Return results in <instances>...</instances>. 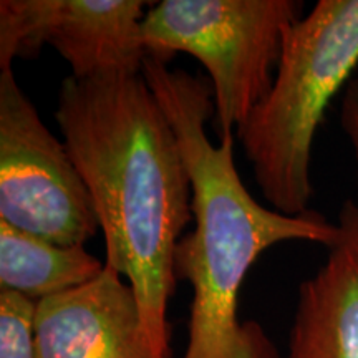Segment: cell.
I'll return each instance as SVG.
<instances>
[{
    "mask_svg": "<svg viewBox=\"0 0 358 358\" xmlns=\"http://www.w3.org/2000/svg\"><path fill=\"white\" fill-rule=\"evenodd\" d=\"M0 221L57 245H85L100 229L65 143L45 127L12 69L0 70Z\"/></svg>",
    "mask_w": 358,
    "mask_h": 358,
    "instance_id": "obj_5",
    "label": "cell"
},
{
    "mask_svg": "<svg viewBox=\"0 0 358 358\" xmlns=\"http://www.w3.org/2000/svg\"><path fill=\"white\" fill-rule=\"evenodd\" d=\"M319 271L299 285L287 358H358V203H345Z\"/></svg>",
    "mask_w": 358,
    "mask_h": 358,
    "instance_id": "obj_8",
    "label": "cell"
},
{
    "mask_svg": "<svg viewBox=\"0 0 358 358\" xmlns=\"http://www.w3.org/2000/svg\"><path fill=\"white\" fill-rule=\"evenodd\" d=\"M303 15L297 0H163L143 19L148 58L176 53L201 62L211 78L219 136H232L274 82L285 35Z\"/></svg>",
    "mask_w": 358,
    "mask_h": 358,
    "instance_id": "obj_4",
    "label": "cell"
},
{
    "mask_svg": "<svg viewBox=\"0 0 358 358\" xmlns=\"http://www.w3.org/2000/svg\"><path fill=\"white\" fill-rule=\"evenodd\" d=\"M105 262L85 245H57L0 221V290L35 302L95 280Z\"/></svg>",
    "mask_w": 358,
    "mask_h": 358,
    "instance_id": "obj_9",
    "label": "cell"
},
{
    "mask_svg": "<svg viewBox=\"0 0 358 358\" xmlns=\"http://www.w3.org/2000/svg\"><path fill=\"white\" fill-rule=\"evenodd\" d=\"M357 69L358 0H320L289 29L271 90L236 129L256 185L275 211H310L313 141Z\"/></svg>",
    "mask_w": 358,
    "mask_h": 358,
    "instance_id": "obj_3",
    "label": "cell"
},
{
    "mask_svg": "<svg viewBox=\"0 0 358 358\" xmlns=\"http://www.w3.org/2000/svg\"><path fill=\"white\" fill-rule=\"evenodd\" d=\"M143 77L176 133L191 178L194 229L174 254L176 277L192 289L182 358H279L261 325L237 319L239 290L267 249L290 241L329 249L338 226L315 211L287 216L254 199L236 168L234 134L214 145L206 133L214 113L211 85L153 58L145 60Z\"/></svg>",
    "mask_w": 358,
    "mask_h": 358,
    "instance_id": "obj_2",
    "label": "cell"
},
{
    "mask_svg": "<svg viewBox=\"0 0 358 358\" xmlns=\"http://www.w3.org/2000/svg\"><path fill=\"white\" fill-rule=\"evenodd\" d=\"M55 120L92 196L105 266L131 285L153 358H171L174 254L192 219L176 133L143 73L66 77Z\"/></svg>",
    "mask_w": 358,
    "mask_h": 358,
    "instance_id": "obj_1",
    "label": "cell"
},
{
    "mask_svg": "<svg viewBox=\"0 0 358 358\" xmlns=\"http://www.w3.org/2000/svg\"><path fill=\"white\" fill-rule=\"evenodd\" d=\"M340 123L345 131L348 141H350L353 156L357 161L358 174V69L348 82L342 98V110H340ZM358 203V201H357Z\"/></svg>",
    "mask_w": 358,
    "mask_h": 358,
    "instance_id": "obj_11",
    "label": "cell"
},
{
    "mask_svg": "<svg viewBox=\"0 0 358 358\" xmlns=\"http://www.w3.org/2000/svg\"><path fill=\"white\" fill-rule=\"evenodd\" d=\"M38 358H153L131 285L105 266L95 280L37 303Z\"/></svg>",
    "mask_w": 358,
    "mask_h": 358,
    "instance_id": "obj_7",
    "label": "cell"
},
{
    "mask_svg": "<svg viewBox=\"0 0 358 358\" xmlns=\"http://www.w3.org/2000/svg\"><path fill=\"white\" fill-rule=\"evenodd\" d=\"M37 303L22 294L0 290V358H38Z\"/></svg>",
    "mask_w": 358,
    "mask_h": 358,
    "instance_id": "obj_10",
    "label": "cell"
},
{
    "mask_svg": "<svg viewBox=\"0 0 358 358\" xmlns=\"http://www.w3.org/2000/svg\"><path fill=\"white\" fill-rule=\"evenodd\" d=\"M141 0H2L0 70L50 45L70 65V77L141 75L148 52Z\"/></svg>",
    "mask_w": 358,
    "mask_h": 358,
    "instance_id": "obj_6",
    "label": "cell"
}]
</instances>
